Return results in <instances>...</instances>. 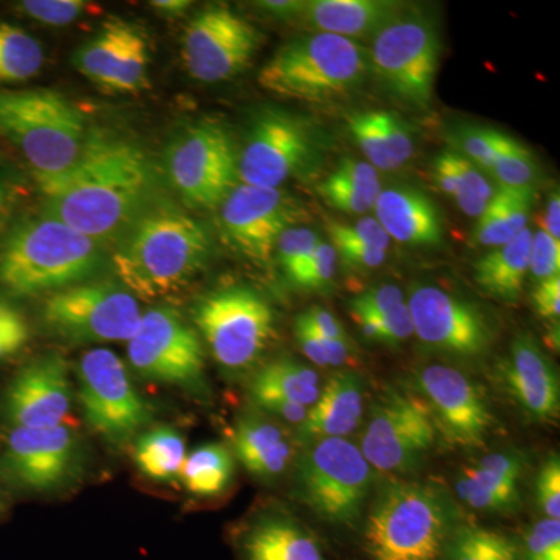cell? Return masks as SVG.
<instances>
[{"instance_id": "1", "label": "cell", "mask_w": 560, "mask_h": 560, "mask_svg": "<svg viewBox=\"0 0 560 560\" xmlns=\"http://www.w3.org/2000/svg\"><path fill=\"white\" fill-rule=\"evenodd\" d=\"M36 184L44 212L103 245L119 242L153 205L156 180L149 158L136 143L92 131L68 172Z\"/></svg>"}, {"instance_id": "2", "label": "cell", "mask_w": 560, "mask_h": 560, "mask_svg": "<svg viewBox=\"0 0 560 560\" xmlns=\"http://www.w3.org/2000/svg\"><path fill=\"white\" fill-rule=\"evenodd\" d=\"M209 256L205 226L184 210L154 201L117 242L113 267L132 296L151 301L186 287Z\"/></svg>"}, {"instance_id": "3", "label": "cell", "mask_w": 560, "mask_h": 560, "mask_svg": "<svg viewBox=\"0 0 560 560\" xmlns=\"http://www.w3.org/2000/svg\"><path fill=\"white\" fill-rule=\"evenodd\" d=\"M101 243L44 212L20 221L0 245V287L16 298L55 293L102 270Z\"/></svg>"}, {"instance_id": "4", "label": "cell", "mask_w": 560, "mask_h": 560, "mask_svg": "<svg viewBox=\"0 0 560 560\" xmlns=\"http://www.w3.org/2000/svg\"><path fill=\"white\" fill-rule=\"evenodd\" d=\"M0 132L24 154L35 180L68 172L90 136L84 117L65 95L39 88L0 91Z\"/></svg>"}, {"instance_id": "5", "label": "cell", "mask_w": 560, "mask_h": 560, "mask_svg": "<svg viewBox=\"0 0 560 560\" xmlns=\"http://www.w3.org/2000/svg\"><path fill=\"white\" fill-rule=\"evenodd\" d=\"M370 70L359 40L313 33L283 44L261 68L259 84L287 101L323 103L355 90Z\"/></svg>"}, {"instance_id": "6", "label": "cell", "mask_w": 560, "mask_h": 560, "mask_svg": "<svg viewBox=\"0 0 560 560\" xmlns=\"http://www.w3.org/2000/svg\"><path fill=\"white\" fill-rule=\"evenodd\" d=\"M452 530L451 512L436 489L390 482L372 504L364 548L371 560H442Z\"/></svg>"}, {"instance_id": "7", "label": "cell", "mask_w": 560, "mask_h": 560, "mask_svg": "<svg viewBox=\"0 0 560 560\" xmlns=\"http://www.w3.org/2000/svg\"><path fill=\"white\" fill-rule=\"evenodd\" d=\"M371 482L370 463L359 445L346 438L308 442L298 463V495L330 525L350 526L359 521Z\"/></svg>"}, {"instance_id": "8", "label": "cell", "mask_w": 560, "mask_h": 560, "mask_svg": "<svg viewBox=\"0 0 560 560\" xmlns=\"http://www.w3.org/2000/svg\"><path fill=\"white\" fill-rule=\"evenodd\" d=\"M370 69L399 101L429 108L441 60L440 32L430 18L405 9L372 38Z\"/></svg>"}, {"instance_id": "9", "label": "cell", "mask_w": 560, "mask_h": 560, "mask_svg": "<svg viewBox=\"0 0 560 560\" xmlns=\"http://www.w3.org/2000/svg\"><path fill=\"white\" fill-rule=\"evenodd\" d=\"M195 323L224 371L241 374L260 359L275 334V313L257 291L226 287L202 298Z\"/></svg>"}, {"instance_id": "10", "label": "cell", "mask_w": 560, "mask_h": 560, "mask_svg": "<svg viewBox=\"0 0 560 560\" xmlns=\"http://www.w3.org/2000/svg\"><path fill=\"white\" fill-rule=\"evenodd\" d=\"M140 318L138 298L113 282H83L55 291L43 307L47 329L70 345L128 341Z\"/></svg>"}, {"instance_id": "11", "label": "cell", "mask_w": 560, "mask_h": 560, "mask_svg": "<svg viewBox=\"0 0 560 560\" xmlns=\"http://www.w3.org/2000/svg\"><path fill=\"white\" fill-rule=\"evenodd\" d=\"M79 381L84 419L106 444L125 447L149 425V404L140 396L127 366L113 350L98 348L84 352Z\"/></svg>"}, {"instance_id": "12", "label": "cell", "mask_w": 560, "mask_h": 560, "mask_svg": "<svg viewBox=\"0 0 560 560\" xmlns=\"http://www.w3.org/2000/svg\"><path fill=\"white\" fill-rule=\"evenodd\" d=\"M127 342L128 360L140 377L194 393L205 389L200 335L175 308L156 307L143 313Z\"/></svg>"}, {"instance_id": "13", "label": "cell", "mask_w": 560, "mask_h": 560, "mask_svg": "<svg viewBox=\"0 0 560 560\" xmlns=\"http://www.w3.org/2000/svg\"><path fill=\"white\" fill-rule=\"evenodd\" d=\"M436 436L433 416L422 397L389 388L372 405L359 448L374 469L405 474L422 463Z\"/></svg>"}, {"instance_id": "14", "label": "cell", "mask_w": 560, "mask_h": 560, "mask_svg": "<svg viewBox=\"0 0 560 560\" xmlns=\"http://www.w3.org/2000/svg\"><path fill=\"white\" fill-rule=\"evenodd\" d=\"M167 173L187 206L220 208L237 180V154L230 132L217 121L190 125L168 149Z\"/></svg>"}, {"instance_id": "15", "label": "cell", "mask_w": 560, "mask_h": 560, "mask_svg": "<svg viewBox=\"0 0 560 560\" xmlns=\"http://www.w3.org/2000/svg\"><path fill=\"white\" fill-rule=\"evenodd\" d=\"M260 33L228 7L213 5L191 18L183 36V61L191 79L220 83L248 68Z\"/></svg>"}, {"instance_id": "16", "label": "cell", "mask_w": 560, "mask_h": 560, "mask_svg": "<svg viewBox=\"0 0 560 560\" xmlns=\"http://www.w3.org/2000/svg\"><path fill=\"white\" fill-rule=\"evenodd\" d=\"M224 238L246 259L267 267L275 256L280 235L300 226L305 212L300 202L282 189L235 186L220 206Z\"/></svg>"}, {"instance_id": "17", "label": "cell", "mask_w": 560, "mask_h": 560, "mask_svg": "<svg viewBox=\"0 0 560 560\" xmlns=\"http://www.w3.org/2000/svg\"><path fill=\"white\" fill-rule=\"evenodd\" d=\"M315 156L313 131L300 117L268 109L250 125L237 158V179L245 186L280 189Z\"/></svg>"}, {"instance_id": "18", "label": "cell", "mask_w": 560, "mask_h": 560, "mask_svg": "<svg viewBox=\"0 0 560 560\" xmlns=\"http://www.w3.org/2000/svg\"><path fill=\"white\" fill-rule=\"evenodd\" d=\"M419 340L431 350L458 359H478L492 342L485 313L434 285H416L407 302Z\"/></svg>"}, {"instance_id": "19", "label": "cell", "mask_w": 560, "mask_h": 560, "mask_svg": "<svg viewBox=\"0 0 560 560\" xmlns=\"http://www.w3.org/2000/svg\"><path fill=\"white\" fill-rule=\"evenodd\" d=\"M73 65L102 91L138 94L149 86V40L132 22L109 18L75 51Z\"/></svg>"}, {"instance_id": "20", "label": "cell", "mask_w": 560, "mask_h": 560, "mask_svg": "<svg viewBox=\"0 0 560 560\" xmlns=\"http://www.w3.org/2000/svg\"><path fill=\"white\" fill-rule=\"evenodd\" d=\"M418 386L445 442L459 448L485 444L493 418L480 388L467 375L445 364H430L419 372Z\"/></svg>"}, {"instance_id": "21", "label": "cell", "mask_w": 560, "mask_h": 560, "mask_svg": "<svg viewBox=\"0 0 560 560\" xmlns=\"http://www.w3.org/2000/svg\"><path fill=\"white\" fill-rule=\"evenodd\" d=\"M5 467L11 480L33 492H54L75 480L81 469V445L75 431L13 429L5 448Z\"/></svg>"}, {"instance_id": "22", "label": "cell", "mask_w": 560, "mask_h": 560, "mask_svg": "<svg viewBox=\"0 0 560 560\" xmlns=\"http://www.w3.org/2000/svg\"><path fill=\"white\" fill-rule=\"evenodd\" d=\"M3 407L13 429L65 425L72 407V386L60 353H46L22 368L7 389Z\"/></svg>"}, {"instance_id": "23", "label": "cell", "mask_w": 560, "mask_h": 560, "mask_svg": "<svg viewBox=\"0 0 560 560\" xmlns=\"http://www.w3.org/2000/svg\"><path fill=\"white\" fill-rule=\"evenodd\" d=\"M500 382L523 415L537 423L559 418L558 371L533 335H518L510 355L500 364Z\"/></svg>"}, {"instance_id": "24", "label": "cell", "mask_w": 560, "mask_h": 560, "mask_svg": "<svg viewBox=\"0 0 560 560\" xmlns=\"http://www.w3.org/2000/svg\"><path fill=\"white\" fill-rule=\"evenodd\" d=\"M372 210L383 231L396 242L415 248H433L444 242L440 209L416 187L382 189Z\"/></svg>"}, {"instance_id": "25", "label": "cell", "mask_w": 560, "mask_h": 560, "mask_svg": "<svg viewBox=\"0 0 560 560\" xmlns=\"http://www.w3.org/2000/svg\"><path fill=\"white\" fill-rule=\"evenodd\" d=\"M405 9L390 0H312L304 2L298 20L316 33L359 40L374 38Z\"/></svg>"}, {"instance_id": "26", "label": "cell", "mask_w": 560, "mask_h": 560, "mask_svg": "<svg viewBox=\"0 0 560 560\" xmlns=\"http://www.w3.org/2000/svg\"><path fill=\"white\" fill-rule=\"evenodd\" d=\"M364 386L355 372H335L320 388L316 404L300 427L302 441L346 438L363 418Z\"/></svg>"}, {"instance_id": "27", "label": "cell", "mask_w": 560, "mask_h": 560, "mask_svg": "<svg viewBox=\"0 0 560 560\" xmlns=\"http://www.w3.org/2000/svg\"><path fill=\"white\" fill-rule=\"evenodd\" d=\"M525 460L517 452L490 453L460 474L458 495L477 511L506 512L518 501Z\"/></svg>"}, {"instance_id": "28", "label": "cell", "mask_w": 560, "mask_h": 560, "mask_svg": "<svg viewBox=\"0 0 560 560\" xmlns=\"http://www.w3.org/2000/svg\"><path fill=\"white\" fill-rule=\"evenodd\" d=\"M241 560H327L319 541L301 523L285 515H264L237 540Z\"/></svg>"}, {"instance_id": "29", "label": "cell", "mask_w": 560, "mask_h": 560, "mask_svg": "<svg viewBox=\"0 0 560 560\" xmlns=\"http://www.w3.org/2000/svg\"><path fill=\"white\" fill-rule=\"evenodd\" d=\"M235 455L254 477L275 480L293 458V444L278 423L261 418H245L234 430Z\"/></svg>"}, {"instance_id": "30", "label": "cell", "mask_w": 560, "mask_h": 560, "mask_svg": "<svg viewBox=\"0 0 560 560\" xmlns=\"http://www.w3.org/2000/svg\"><path fill=\"white\" fill-rule=\"evenodd\" d=\"M533 231L526 228L506 245L489 250L474 265L475 283L490 298L515 302L521 298L529 275Z\"/></svg>"}, {"instance_id": "31", "label": "cell", "mask_w": 560, "mask_h": 560, "mask_svg": "<svg viewBox=\"0 0 560 560\" xmlns=\"http://www.w3.org/2000/svg\"><path fill=\"white\" fill-rule=\"evenodd\" d=\"M318 191L331 209L350 215H363L374 209L382 191L378 173L368 162L346 158L326 179Z\"/></svg>"}, {"instance_id": "32", "label": "cell", "mask_w": 560, "mask_h": 560, "mask_svg": "<svg viewBox=\"0 0 560 560\" xmlns=\"http://www.w3.org/2000/svg\"><path fill=\"white\" fill-rule=\"evenodd\" d=\"M534 189H504L499 187L495 197L477 219L474 238L486 248H499L517 237L528 228L533 209Z\"/></svg>"}, {"instance_id": "33", "label": "cell", "mask_w": 560, "mask_h": 560, "mask_svg": "<svg viewBox=\"0 0 560 560\" xmlns=\"http://www.w3.org/2000/svg\"><path fill=\"white\" fill-rule=\"evenodd\" d=\"M318 372L307 364L291 359L272 360L250 382L253 400L264 397H279L312 408L320 394Z\"/></svg>"}, {"instance_id": "34", "label": "cell", "mask_w": 560, "mask_h": 560, "mask_svg": "<svg viewBox=\"0 0 560 560\" xmlns=\"http://www.w3.org/2000/svg\"><path fill=\"white\" fill-rule=\"evenodd\" d=\"M186 456L184 438L171 427L147 431L136 441V466L151 481L165 485L178 480Z\"/></svg>"}, {"instance_id": "35", "label": "cell", "mask_w": 560, "mask_h": 560, "mask_svg": "<svg viewBox=\"0 0 560 560\" xmlns=\"http://www.w3.org/2000/svg\"><path fill=\"white\" fill-rule=\"evenodd\" d=\"M234 477V459L221 444L201 445L184 459L179 480L191 495L210 499L220 495Z\"/></svg>"}, {"instance_id": "36", "label": "cell", "mask_w": 560, "mask_h": 560, "mask_svg": "<svg viewBox=\"0 0 560 560\" xmlns=\"http://www.w3.org/2000/svg\"><path fill=\"white\" fill-rule=\"evenodd\" d=\"M44 50L24 28L0 22V83H20L38 75Z\"/></svg>"}, {"instance_id": "37", "label": "cell", "mask_w": 560, "mask_h": 560, "mask_svg": "<svg viewBox=\"0 0 560 560\" xmlns=\"http://www.w3.org/2000/svg\"><path fill=\"white\" fill-rule=\"evenodd\" d=\"M442 560H518V548L495 530L464 526L452 530Z\"/></svg>"}, {"instance_id": "38", "label": "cell", "mask_w": 560, "mask_h": 560, "mask_svg": "<svg viewBox=\"0 0 560 560\" xmlns=\"http://www.w3.org/2000/svg\"><path fill=\"white\" fill-rule=\"evenodd\" d=\"M504 189H533L537 165L523 143L501 132L495 161L490 171Z\"/></svg>"}, {"instance_id": "39", "label": "cell", "mask_w": 560, "mask_h": 560, "mask_svg": "<svg viewBox=\"0 0 560 560\" xmlns=\"http://www.w3.org/2000/svg\"><path fill=\"white\" fill-rule=\"evenodd\" d=\"M348 128L361 153L366 158L368 164L375 171H397L386 143L382 110H361V113L350 114Z\"/></svg>"}, {"instance_id": "40", "label": "cell", "mask_w": 560, "mask_h": 560, "mask_svg": "<svg viewBox=\"0 0 560 560\" xmlns=\"http://www.w3.org/2000/svg\"><path fill=\"white\" fill-rule=\"evenodd\" d=\"M364 337L370 340L383 342V345H399L408 340L415 334L410 311L407 302L394 308L393 312L374 318L357 320Z\"/></svg>"}, {"instance_id": "41", "label": "cell", "mask_w": 560, "mask_h": 560, "mask_svg": "<svg viewBox=\"0 0 560 560\" xmlns=\"http://www.w3.org/2000/svg\"><path fill=\"white\" fill-rule=\"evenodd\" d=\"M320 242L319 235L311 228L293 226L280 235L275 254L287 278H291L312 256Z\"/></svg>"}, {"instance_id": "42", "label": "cell", "mask_w": 560, "mask_h": 560, "mask_svg": "<svg viewBox=\"0 0 560 560\" xmlns=\"http://www.w3.org/2000/svg\"><path fill=\"white\" fill-rule=\"evenodd\" d=\"M337 250L330 243L320 241L307 261L291 276L290 282L301 289H326L337 275Z\"/></svg>"}, {"instance_id": "43", "label": "cell", "mask_w": 560, "mask_h": 560, "mask_svg": "<svg viewBox=\"0 0 560 560\" xmlns=\"http://www.w3.org/2000/svg\"><path fill=\"white\" fill-rule=\"evenodd\" d=\"M500 138V131L489 130V128H464L456 135L455 142L459 149L456 153L469 160L481 171L490 172L495 161Z\"/></svg>"}, {"instance_id": "44", "label": "cell", "mask_w": 560, "mask_h": 560, "mask_svg": "<svg viewBox=\"0 0 560 560\" xmlns=\"http://www.w3.org/2000/svg\"><path fill=\"white\" fill-rule=\"evenodd\" d=\"M20 10L35 21L60 27L80 20L90 10V3L83 0H25L20 3Z\"/></svg>"}, {"instance_id": "45", "label": "cell", "mask_w": 560, "mask_h": 560, "mask_svg": "<svg viewBox=\"0 0 560 560\" xmlns=\"http://www.w3.org/2000/svg\"><path fill=\"white\" fill-rule=\"evenodd\" d=\"M518 560H560V521L537 522L523 537Z\"/></svg>"}, {"instance_id": "46", "label": "cell", "mask_w": 560, "mask_h": 560, "mask_svg": "<svg viewBox=\"0 0 560 560\" xmlns=\"http://www.w3.org/2000/svg\"><path fill=\"white\" fill-rule=\"evenodd\" d=\"M404 291L396 285H381L364 291L363 294L350 301L349 308L352 318L355 320L363 318H374L393 312L394 308L404 304Z\"/></svg>"}, {"instance_id": "47", "label": "cell", "mask_w": 560, "mask_h": 560, "mask_svg": "<svg viewBox=\"0 0 560 560\" xmlns=\"http://www.w3.org/2000/svg\"><path fill=\"white\" fill-rule=\"evenodd\" d=\"M529 272L537 282L556 278L560 272V242L544 230L533 232L529 249Z\"/></svg>"}, {"instance_id": "48", "label": "cell", "mask_w": 560, "mask_h": 560, "mask_svg": "<svg viewBox=\"0 0 560 560\" xmlns=\"http://www.w3.org/2000/svg\"><path fill=\"white\" fill-rule=\"evenodd\" d=\"M327 232L330 238L360 243L378 249H389L390 238L374 217H364L353 224L329 223Z\"/></svg>"}, {"instance_id": "49", "label": "cell", "mask_w": 560, "mask_h": 560, "mask_svg": "<svg viewBox=\"0 0 560 560\" xmlns=\"http://www.w3.org/2000/svg\"><path fill=\"white\" fill-rule=\"evenodd\" d=\"M537 506L545 517L559 521L560 517V460L552 455L541 467L536 480Z\"/></svg>"}, {"instance_id": "50", "label": "cell", "mask_w": 560, "mask_h": 560, "mask_svg": "<svg viewBox=\"0 0 560 560\" xmlns=\"http://www.w3.org/2000/svg\"><path fill=\"white\" fill-rule=\"evenodd\" d=\"M28 340L24 316L9 302L0 301V361L20 352Z\"/></svg>"}, {"instance_id": "51", "label": "cell", "mask_w": 560, "mask_h": 560, "mask_svg": "<svg viewBox=\"0 0 560 560\" xmlns=\"http://www.w3.org/2000/svg\"><path fill=\"white\" fill-rule=\"evenodd\" d=\"M382 120L390 158H393L396 168H399L407 164L415 154V139H412L408 125L397 114L382 110Z\"/></svg>"}, {"instance_id": "52", "label": "cell", "mask_w": 560, "mask_h": 560, "mask_svg": "<svg viewBox=\"0 0 560 560\" xmlns=\"http://www.w3.org/2000/svg\"><path fill=\"white\" fill-rule=\"evenodd\" d=\"M330 245L337 250V256L345 261L346 267L355 271H370L381 268L388 259V250L360 243L330 238Z\"/></svg>"}, {"instance_id": "53", "label": "cell", "mask_w": 560, "mask_h": 560, "mask_svg": "<svg viewBox=\"0 0 560 560\" xmlns=\"http://www.w3.org/2000/svg\"><path fill=\"white\" fill-rule=\"evenodd\" d=\"M294 335H296L298 345H300L302 353H304L315 366H329L323 338H320L318 331L313 329L311 324L307 323V319L302 315L298 316L296 320H294Z\"/></svg>"}, {"instance_id": "54", "label": "cell", "mask_w": 560, "mask_h": 560, "mask_svg": "<svg viewBox=\"0 0 560 560\" xmlns=\"http://www.w3.org/2000/svg\"><path fill=\"white\" fill-rule=\"evenodd\" d=\"M533 304L537 315L548 320H559L560 315V278L541 280L533 291Z\"/></svg>"}, {"instance_id": "55", "label": "cell", "mask_w": 560, "mask_h": 560, "mask_svg": "<svg viewBox=\"0 0 560 560\" xmlns=\"http://www.w3.org/2000/svg\"><path fill=\"white\" fill-rule=\"evenodd\" d=\"M254 404L260 407L261 410L276 416V418L300 427L307 419L308 410H311V408L302 407V405L294 404V401L279 399V397H264V399L254 400Z\"/></svg>"}, {"instance_id": "56", "label": "cell", "mask_w": 560, "mask_h": 560, "mask_svg": "<svg viewBox=\"0 0 560 560\" xmlns=\"http://www.w3.org/2000/svg\"><path fill=\"white\" fill-rule=\"evenodd\" d=\"M302 316L307 319L313 329L318 331L320 337L329 338V340L349 341L345 327L331 313L313 307L311 311L302 313Z\"/></svg>"}, {"instance_id": "57", "label": "cell", "mask_w": 560, "mask_h": 560, "mask_svg": "<svg viewBox=\"0 0 560 560\" xmlns=\"http://www.w3.org/2000/svg\"><path fill=\"white\" fill-rule=\"evenodd\" d=\"M257 5L272 16L280 18V20H293V18L300 16L304 2H296V0H280V2H259Z\"/></svg>"}, {"instance_id": "58", "label": "cell", "mask_w": 560, "mask_h": 560, "mask_svg": "<svg viewBox=\"0 0 560 560\" xmlns=\"http://www.w3.org/2000/svg\"><path fill=\"white\" fill-rule=\"evenodd\" d=\"M545 232L560 242V198L559 191H552L545 213Z\"/></svg>"}, {"instance_id": "59", "label": "cell", "mask_w": 560, "mask_h": 560, "mask_svg": "<svg viewBox=\"0 0 560 560\" xmlns=\"http://www.w3.org/2000/svg\"><path fill=\"white\" fill-rule=\"evenodd\" d=\"M158 13L167 18H179L190 9L189 0H154L150 3Z\"/></svg>"}, {"instance_id": "60", "label": "cell", "mask_w": 560, "mask_h": 560, "mask_svg": "<svg viewBox=\"0 0 560 560\" xmlns=\"http://www.w3.org/2000/svg\"><path fill=\"white\" fill-rule=\"evenodd\" d=\"M7 202H9V191H7L5 186L0 180V221H2L3 213H5Z\"/></svg>"}]
</instances>
